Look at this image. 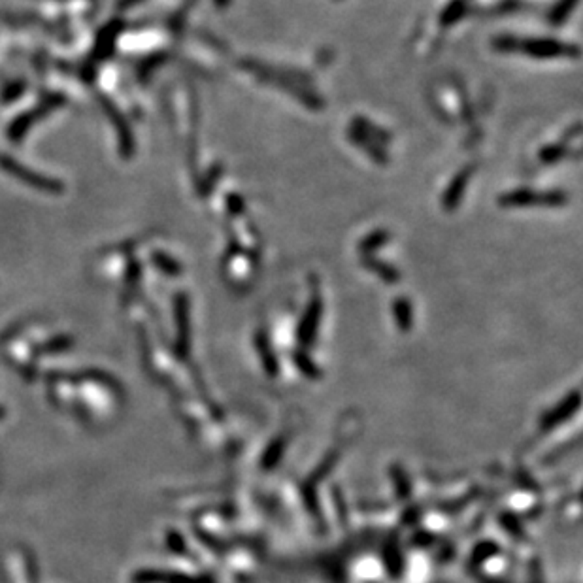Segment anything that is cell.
<instances>
[{"label":"cell","mask_w":583,"mask_h":583,"mask_svg":"<svg viewBox=\"0 0 583 583\" xmlns=\"http://www.w3.org/2000/svg\"><path fill=\"white\" fill-rule=\"evenodd\" d=\"M228 208H230V212L235 213V215H240V213L243 212L242 197H238V195H230V197H228Z\"/></svg>","instance_id":"5bb4252c"},{"label":"cell","mask_w":583,"mask_h":583,"mask_svg":"<svg viewBox=\"0 0 583 583\" xmlns=\"http://www.w3.org/2000/svg\"><path fill=\"white\" fill-rule=\"evenodd\" d=\"M578 2H580V0H559V2L553 6L551 12H549V23H564L568 17H570V14H572V10L578 6Z\"/></svg>","instance_id":"30bf717a"},{"label":"cell","mask_w":583,"mask_h":583,"mask_svg":"<svg viewBox=\"0 0 583 583\" xmlns=\"http://www.w3.org/2000/svg\"><path fill=\"white\" fill-rule=\"evenodd\" d=\"M349 140H351L355 145H359V147H363V152L368 153L372 159L376 160V163H379V165H385V163H389V155L379 147L378 142H374V140H370L368 136H364V134H361V132L349 129Z\"/></svg>","instance_id":"5b68a950"},{"label":"cell","mask_w":583,"mask_h":583,"mask_svg":"<svg viewBox=\"0 0 583 583\" xmlns=\"http://www.w3.org/2000/svg\"><path fill=\"white\" fill-rule=\"evenodd\" d=\"M385 242H389V233L387 230H374L372 235L366 236L361 242V251H363L364 255H370L372 251L381 248Z\"/></svg>","instance_id":"8fae6325"},{"label":"cell","mask_w":583,"mask_h":583,"mask_svg":"<svg viewBox=\"0 0 583 583\" xmlns=\"http://www.w3.org/2000/svg\"><path fill=\"white\" fill-rule=\"evenodd\" d=\"M363 265L366 266L370 272L378 274L381 280L391 281V283L401 280V274H398V270H396L394 266H391L389 263H383V261H379V259L376 257H372V255H364Z\"/></svg>","instance_id":"52a82bcc"},{"label":"cell","mask_w":583,"mask_h":583,"mask_svg":"<svg viewBox=\"0 0 583 583\" xmlns=\"http://www.w3.org/2000/svg\"><path fill=\"white\" fill-rule=\"evenodd\" d=\"M242 67L246 70H250L251 74H255L257 78H261L263 82H268V84L276 85V87H281L283 91L289 93L291 97H295L302 102L304 106L311 108V110H321L323 108V100L321 97H318L316 93H311L310 89H304L300 85V76H293L295 72L287 74L285 70H276L268 64H263V62L257 61H242Z\"/></svg>","instance_id":"6da1fadb"},{"label":"cell","mask_w":583,"mask_h":583,"mask_svg":"<svg viewBox=\"0 0 583 583\" xmlns=\"http://www.w3.org/2000/svg\"><path fill=\"white\" fill-rule=\"evenodd\" d=\"M394 318H396L402 329H408L409 321H412V308H409V302L406 298H396V302H394Z\"/></svg>","instance_id":"7c38bea8"},{"label":"cell","mask_w":583,"mask_h":583,"mask_svg":"<svg viewBox=\"0 0 583 583\" xmlns=\"http://www.w3.org/2000/svg\"><path fill=\"white\" fill-rule=\"evenodd\" d=\"M472 174H474V167L462 168L461 172H457V176L451 180V183L447 185V189L444 191V195H442V206H444L446 212H453L455 208L461 204Z\"/></svg>","instance_id":"277c9868"},{"label":"cell","mask_w":583,"mask_h":583,"mask_svg":"<svg viewBox=\"0 0 583 583\" xmlns=\"http://www.w3.org/2000/svg\"><path fill=\"white\" fill-rule=\"evenodd\" d=\"M568 198L562 191H536V189H514L500 195L499 204L504 208H521V206H562Z\"/></svg>","instance_id":"7a4b0ae2"},{"label":"cell","mask_w":583,"mask_h":583,"mask_svg":"<svg viewBox=\"0 0 583 583\" xmlns=\"http://www.w3.org/2000/svg\"><path fill=\"white\" fill-rule=\"evenodd\" d=\"M466 12H468V0H451L440 16V23L444 27H451L457 21H461L466 16Z\"/></svg>","instance_id":"ba28073f"},{"label":"cell","mask_w":583,"mask_h":583,"mask_svg":"<svg viewBox=\"0 0 583 583\" xmlns=\"http://www.w3.org/2000/svg\"><path fill=\"white\" fill-rule=\"evenodd\" d=\"M213 2H215L217 8H227L228 4H230V0H213Z\"/></svg>","instance_id":"9a60e30c"},{"label":"cell","mask_w":583,"mask_h":583,"mask_svg":"<svg viewBox=\"0 0 583 583\" xmlns=\"http://www.w3.org/2000/svg\"><path fill=\"white\" fill-rule=\"evenodd\" d=\"M517 51H523L534 59H557V57H578L580 49L572 44H564L555 38H525L519 40Z\"/></svg>","instance_id":"3957f363"},{"label":"cell","mask_w":583,"mask_h":583,"mask_svg":"<svg viewBox=\"0 0 583 583\" xmlns=\"http://www.w3.org/2000/svg\"><path fill=\"white\" fill-rule=\"evenodd\" d=\"M351 129L357 130V132H361V134H364V136H368L370 140H374V142H378V144H385V142L391 140L389 132H385L383 129H379V127H376V125H372V123L364 121L363 117H355L353 123H351Z\"/></svg>","instance_id":"9c48e42d"},{"label":"cell","mask_w":583,"mask_h":583,"mask_svg":"<svg viewBox=\"0 0 583 583\" xmlns=\"http://www.w3.org/2000/svg\"><path fill=\"white\" fill-rule=\"evenodd\" d=\"M568 153L567 145L564 144H557V145H545L542 153H540V159L544 163H555V160L562 159Z\"/></svg>","instance_id":"4fadbf2b"},{"label":"cell","mask_w":583,"mask_h":583,"mask_svg":"<svg viewBox=\"0 0 583 583\" xmlns=\"http://www.w3.org/2000/svg\"><path fill=\"white\" fill-rule=\"evenodd\" d=\"M319 316H321V300L316 296V298L310 302V306H308L306 316H304L302 319V325H300V336H302V340H310V338H313V334H316V329H318V323H319Z\"/></svg>","instance_id":"8992f818"}]
</instances>
